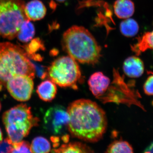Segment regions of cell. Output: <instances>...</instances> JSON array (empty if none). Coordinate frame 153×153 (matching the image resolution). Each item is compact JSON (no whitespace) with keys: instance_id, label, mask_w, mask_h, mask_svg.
<instances>
[{"instance_id":"23","label":"cell","mask_w":153,"mask_h":153,"mask_svg":"<svg viewBox=\"0 0 153 153\" xmlns=\"http://www.w3.org/2000/svg\"><path fill=\"white\" fill-rule=\"evenodd\" d=\"M13 148V143L9 138L0 143V153H11Z\"/></svg>"},{"instance_id":"27","label":"cell","mask_w":153,"mask_h":153,"mask_svg":"<svg viewBox=\"0 0 153 153\" xmlns=\"http://www.w3.org/2000/svg\"><path fill=\"white\" fill-rule=\"evenodd\" d=\"M56 1H58L59 2H63L64 1H65V0H56Z\"/></svg>"},{"instance_id":"3","label":"cell","mask_w":153,"mask_h":153,"mask_svg":"<svg viewBox=\"0 0 153 153\" xmlns=\"http://www.w3.org/2000/svg\"><path fill=\"white\" fill-rule=\"evenodd\" d=\"M35 78V68L25 50L9 42L0 44V91L8 80L18 75Z\"/></svg>"},{"instance_id":"1","label":"cell","mask_w":153,"mask_h":153,"mask_svg":"<svg viewBox=\"0 0 153 153\" xmlns=\"http://www.w3.org/2000/svg\"><path fill=\"white\" fill-rule=\"evenodd\" d=\"M68 130L72 137L96 143L102 138L107 127L104 111L95 102L81 99L71 102L67 109Z\"/></svg>"},{"instance_id":"17","label":"cell","mask_w":153,"mask_h":153,"mask_svg":"<svg viewBox=\"0 0 153 153\" xmlns=\"http://www.w3.org/2000/svg\"><path fill=\"white\" fill-rule=\"evenodd\" d=\"M31 147V153H44L51 152V146L47 139L42 137H38L32 141Z\"/></svg>"},{"instance_id":"22","label":"cell","mask_w":153,"mask_h":153,"mask_svg":"<svg viewBox=\"0 0 153 153\" xmlns=\"http://www.w3.org/2000/svg\"><path fill=\"white\" fill-rule=\"evenodd\" d=\"M35 68L36 74L41 79H44L48 76V68L32 61Z\"/></svg>"},{"instance_id":"10","label":"cell","mask_w":153,"mask_h":153,"mask_svg":"<svg viewBox=\"0 0 153 153\" xmlns=\"http://www.w3.org/2000/svg\"><path fill=\"white\" fill-rule=\"evenodd\" d=\"M123 70L128 77L137 78L141 76L144 71L143 62L136 56L128 57L124 62Z\"/></svg>"},{"instance_id":"24","label":"cell","mask_w":153,"mask_h":153,"mask_svg":"<svg viewBox=\"0 0 153 153\" xmlns=\"http://www.w3.org/2000/svg\"><path fill=\"white\" fill-rule=\"evenodd\" d=\"M144 91L148 95H153V75L149 76L143 86Z\"/></svg>"},{"instance_id":"19","label":"cell","mask_w":153,"mask_h":153,"mask_svg":"<svg viewBox=\"0 0 153 153\" xmlns=\"http://www.w3.org/2000/svg\"><path fill=\"white\" fill-rule=\"evenodd\" d=\"M106 153H133L131 145L126 141L115 140L109 145L105 151Z\"/></svg>"},{"instance_id":"20","label":"cell","mask_w":153,"mask_h":153,"mask_svg":"<svg viewBox=\"0 0 153 153\" xmlns=\"http://www.w3.org/2000/svg\"><path fill=\"white\" fill-rule=\"evenodd\" d=\"M25 51L28 57L36 55V52L40 49L44 50V44L39 38H36L31 40L30 43L24 47Z\"/></svg>"},{"instance_id":"2","label":"cell","mask_w":153,"mask_h":153,"mask_svg":"<svg viewBox=\"0 0 153 153\" xmlns=\"http://www.w3.org/2000/svg\"><path fill=\"white\" fill-rule=\"evenodd\" d=\"M62 44L64 51L79 63L96 64L101 57V47L91 33L83 27L73 26L66 30Z\"/></svg>"},{"instance_id":"7","label":"cell","mask_w":153,"mask_h":153,"mask_svg":"<svg viewBox=\"0 0 153 153\" xmlns=\"http://www.w3.org/2000/svg\"><path fill=\"white\" fill-rule=\"evenodd\" d=\"M69 116L67 109L55 105L47 110L44 118V128L53 134H61L68 129Z\"/></svg>"},{"instance_id":"12","label":"cell","mask_w":153,"mask_h":153,"mask_svg":"<svg viewBox=\"0 0 153 153\" xmlns=\"http://www.w3.org/2000/svg\"><path fill=\"white\" fill-rule=\"evenodd\" d=\"M36 91L41 100L45 102H50L56 96L57 88L52 80L47 79L38 85Z\"/></svg>"},{"instance_id":"21","label":"cell","mask_w":153,"mask_h":153,"mask_svg":"<svg viewBox=\"0 0 153 153\" xmlns=\"http://www.w3.org/2000/svg\"><path fill=\"white\" fill-rule=\"evenodd\" d=\"M13 150L11 153H31V147L29 143L25 141L13 143Z\"/></svg>"},{"instance_id":"5","label":"cell","mask_w":153,"mask_h":153,"mask_svg":"<svg viewBox=\"0 0 153 153\" xmlns=\"http://www.w3.org/2000/svg\"><path fill=\"white\" fill-rule=\"evenodd\" d=\"M22 0H0V35L12 40L17 36L23 22L27 19Z\"/></svg>"},{"instance_id":"6","label":"cell","mask_w":153,"mask_h":153,"mask_svg":"<svg viewBox=\"0 0 153 153\" xmlns=\"http://www.w3.org/2000/svg\"><path fill=\"white\" fill-rule=\"evenodd\" d=\"M50 80L61 87L77 88L81 72L76 61L69 56L59 57L48 68Z\"/></svg>"},{"instance_id":"15","label":"cell","mask_w":153,"mask_h":153,"mask_svg":"<svg viewBox=\"0 0 153 153\" xmlns=\"http://www.w3.org/2000/svg\"><path fill=\"white\" fill-rule=\"evenodd\" d=\"M137 55L148 49H153V31L146 33L138 39L137 43L132 47Z\"/></svg>"},{"instance_id":"26","label":"cell","mask_w":153,"mask_h":153,"mask_svg":"<svg viewBox=\"0 0 153 153\" xmlns=\"http://www.w3.org/2000/svg\"><path fill=\"white\" fill-rule=\"evenodd\" d=\"M3 140L2 132L1 131V128H0V143Z\"/></svg>"},{"instance_id":"18","label":"cell","mask_w":153,"mask_h":153,"mask_svg":"<svg viewBox=\"0 0 153 153\" xmlns=\"http://www.w3.org/2000/svg\"><path fill=\"white\" fill-rule=\"evenodd\" d=\"M139 30L138 23L133 19L128 18L120 23L121 33L126 37H133L138 33Z\"/></svg>"},{"instance_id":"14","label":"cell","mask_w":153,"mask_h":153,"mask_svg":"<svg viewBox=\"0 0 153 153\" xmlns=\"http://www.w3.org/2000/svg\"><path fill=\"white\" fill-rule=\"evenodd\" d=\"M52 152L62 153H93L92 149L85 144L74 142L65 144L57 149H53Z\"/></svg>"},{"instance_id":"8","label":"cell","mask_w":153,"mask_h":153,"mask_svg":"<svg viewBox=\"0 0 153 153\" xmlns=\"http://www.w3.org/2000/svg\"><path fill=\"white\" fill-rule=\"evenodd\" d=\"M6 87L15 99L25 102L31 98L34 88V82L33 78L28 75H18L8 80Z\"/></svg>"},{"instance_id":"13","label":"cell","mask_w":153,"mask_h":153,"mask_svg":"<svg viewBox=\"0 0 153 153\" xmlns=\"http://www.w3.org/2000/svg\"><path fill=\"white\" fill-rule=\"evenodd\" d=\"M114 9L118 18L128 19L133 15L134 5L131 0H117L114 5Z\"/></svg>"},{"instance_id":"28","label":"cell","mask_w":153,"mask_h":153,"mask_svg":"<svg viewBox=\"0 0 153 153\" xmlns=\"http://www.w3.org/2000/svg\"><path fill=\"white\" fill-rule=\"evenodd\" d=\"M1 101H0V111H1Z\"/></svg>"},{"instance_id":"4","label":"cell","mask_w":153,"mask_h":153,"mask_svg":"<svg viewBox=\"0 0 153 153\" xmlns=\"http://www.w3.org/2000/svg\"><path fill=\"white\" fill-rule=\"evenodd\" d=\"M2 120L9 139L13 143L22 141L39 121L38 118L33 117L30 107L25 104H19L6 111Z\"/></svg>"},{"instance_id":"9","label":"cell","mask_w":153,"mask_h":153,"mask_svg":"<svg viewBox=\"0 0 153 153\" xmlns=\"http://www.w3.org/2000/svg\"><path fill=\"white\" fill-rule=\"evenodd\" d=\"M110 80L100 71L95 72L89 77L88 85L91 93L96 97L105 93L109 87Z\"/></svg>"},{"instance_id":"25","label":"cell","mask_w":153,"mask_h":153,"mask_svg":"<svg viewBox=\"0 0 153 153\" xmlns=\"http://www.w3.org/2000/svg\"><path fill=\"white\" fill-rule=\"evenodd\" d=\"M144 153H153V142L146 149Z\"/></svg>"},{"instance_id":"16","label":"cell","mask_w":153,"mask_h":153,"mask_svg":"<svg viewBox=\"0 0 153 153\" xmlns=\"http://www.w3.org/2000/svg\"><path fill=\"white\" fill-rule=\"evenodd\" d=\"M35 34L34 25L30 22V20L26 19L21 25L17 36L21 42L27 43L32 40Z\"/></svg>"},{"instance_id":"11","label":"cell","mask_w":153,"mask_h":153,"mask_svg":"<svg viewBox=\"0 0 153 153\" xmlns=\"http://www.w3.org/2000/svg\"><path fill=\"white\" fill-rule=\"evenodd\" d=\"M25 13L30 21H38L45 17L47 9L43 2L39 0H33L25 6Z\"/></svg>"}]
</instances>
